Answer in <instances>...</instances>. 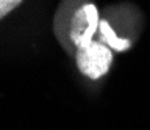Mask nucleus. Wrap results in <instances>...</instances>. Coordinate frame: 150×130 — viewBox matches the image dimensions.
<instances>
[{
  "label": "nucleus",
  "instance_id": "1",
  "mask_svg": "<svg viewBox=\"0 0 150 130\" xmlns=\"http://www.w3.org/2000/svg\"><path fill=\"white\" fill-rule=\"evenodd\" d=\"M75 61L80 72L86 77L97 80L110 71L112 63L111 49L100 41H92L88 45L78 47L75 52Z\"/></svg>",
  "mask_w": 150,
  "mask_h": 130
},
{
  "label": "nucleus",
  "instance_id": "2",
  "mask_svg": "<svg viewBox=\"0 0 150 130\" xmlns=\"http://www.w3.org/2000/svg\"><path fill=\"white\" fill-rule=\"evenodd\" d=\"M98 11L92 3H84L74 13L69 25V39L75 47L92 43V36L98 30Z\"/></svg>",
  "mask_w": 150,
  "mask_h": 130
},
{
  "label": "nucleus",
  "instance_id": "3",
  "mask_svg": "<svg viewBox=\"0 0 150 130\" xmlns=\"http://www.w3.org/2000/svg\"><path fill=\"white\" fill-rule=\"evenodd\" d=\"M98 33H100V43L110 45L111 49L114 50H119V52H124V50L130 49V39H124V38H119L114 30L111 28V25L108 24L106 21H100L98 24Z\"/></svg>",
  "mask_w": 150,
  "mask_h": 130
},
{
  "label": "nucleus",
  "instance_id": "4",
  "mask_svg": "<svg viewBox=\"0 0 150 130\" xmlns=\"http://www.w3.org/2000/svg\"><path fill=\"white\" fill-rule=\"evenodd\" d=\"M21 3L22 0H0V19H3L8 13H11Z\"/></svg>",
  "mask_w": 150,
  "mask_h": 130
}]
</instances>
